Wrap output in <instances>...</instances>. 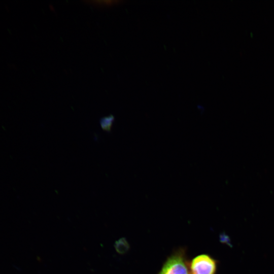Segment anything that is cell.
Segmentation results:
<instances>
[{
    "instance_id": "obj_2",
    "label": "cell",
    "mask_w": 274,
    "mask_h": 274,
    "mask_svg": "<svg viewBox=\"0 0 274 274\" xmlns=\"http://www.w3.org/2000/svg\"><path fill=\"white\" fill-rule=\"evenodd\" d=\"M190 274H215L217 261L209 255L201 254L189 263Z\"/></svg>"
},
{
    "instance_id": "obj_3",
    "label": "cell",
    "mask_w": 274,
    "mask_h": 274,
    "mask_svg": "<svg viewBox=\"0 0 274 274\" xmlns=\"http://www.w3.org/2000/svg\"><path fill=\"white\" fill-rule=\"evenodd\" d=\"M114 121V117L110 115L102 117L100 120V125L101 128L107 132L111 131Z\"/></svg>"
},
{
    "instance_id": "obj_4",
    "label": "cell",
    "mask_w": 274,
    "mask_h": 274,
    "mask_svg": "<svg viewBox=\"0 0 274 274\" xmlns=\"http://www.w3.org/2000/svg\"><path fill=\"white\" fill-rule=\"evenodd\" d=\"M115 248L117 252L124 253L128 249V244L125 239L120 238L116 242Z\"/></svg>"
},
{
    "instance_id": "obj_1",
    "label": "cell",
    "mask_w": 274,
    "mask_h": 274,
    "mask_svg": "<svg viewBox=\"0 0 274 274\" xmlns=\"http://www.w3.org/2000/svg\"><path fill=\"white\" fill-rule=\"evenodd\" d=\"M158 274H190L189 263L184 251L180 249L170 255Z\"/></svg>"
}]
</instances>
